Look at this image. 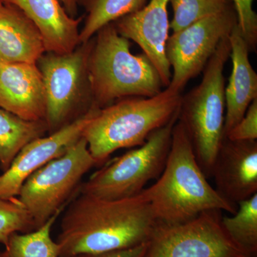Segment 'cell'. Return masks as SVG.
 <instances>
[{"label":"cell","instance_id":"obj_1","mask_svg":"<svg viewBox=\"0 0 257 257\" xmlns=\"http://www.w3.org/2000/svg\"><path fill=\"white\" fill-rule=\"evenodd\" d=\"M156 224L141 192L117 200L80 194L64 212L56 241L60 257L126 249L147 242Z\"/></svg>","mask_w":257,"mask_h":257},{"label":"cell","instance_id":"obj_2","mask_svg":"<svg viewBox=\"0 0 257 257\" xmlns=\"http://www.w3.org/2000/svg\"><path fill=\"white\" fill-rule=\"evenodd\" d=\"M207 179L177 119L163 172L155 184L141 192L150 203L156 224H183L209 210L234 214L238 207L223 199Z\"/></svg>","mask_w":257,"mask_h":257},{"label":"cell","instance_id":"obj_3","mask_svg":"<svg viewBox=\"0 0 257 257\" xmlns=\"http://www.w3.org/2000/svg\"><path fill=\"white\" fill-rule=\"evenodd\" d=\"M182 96L167 87L152 97L124 98L98 109L82 133L96 165L120 149L141 146L177 117Z\"/></svg>","mask_w":257,"mask_h":257},{"label":"cell","instance_id":"obj_4","mask_svg":"<svg viewBox=\"0 0 257 257\" xmlns=\"http://www.w3.org/2000/svg\"><path fill=\"white\" fill-rule=\"evenodd\" d=\"M88 78L92 104L99 109L124 98L152 97L164 87L150 59L144 53L133 55L130 40L118 33L114 23L96 32Z\"/></svg>","mask_w":257,"mask_h":257},{"label":"cell","instance_id":"obj_5","mask_svg":"<svg viewBox=\"0 0 257 257\" xmlns=\"http://www.w3.org/2000/svg\"><path fill=\"white\" fill-rule=\"evenodd\" d=\"M230 55L229 37L222 40L203 70L199 85L182 96L178 121L207 178L224 138V69Z\"/></svg>","mask_w":257,"mask_h":257},{"label":"cell","instance_id":"obj_6","mask_svg":"<svg viewBox=\"0 0 257 257\" xmlns=\"http://www.w3.org/2000/svg\"><path fill=\"white\" fill-rule=\"evenodd\" d=\"M178 116L155 130L143 145L116 157L81 184L80 194L107 200L138 195L165 168Z\"/></svg>","mask_w":257,"mask_h":257},{"label":"cell","instance_id":"obj_7","mask_svg":"<svg viewBox=\"0 0 257 257\" xmlns=\"http://www.w3.org/2000/svg\"><path fill=\"white\" fill-rule=\"evenodd\" d=\"M96 165L87 142L79 139L67 151L54 159L24 182L18 196L31 216L35 229L43 226L69 204L81 181Z\"/></svg>","mask_w":257,"mask_h":257},{"label":"cell","instance_id":"obj_8","mask_svg":"<svg viewBox=\"0 0 257 257\" xmlns=\"http://www.w3.org/2000/svg\"><path fill=\"white\" fill-rule=\"evenodd\" d=\"M93 40L66 54L45 52L37 61L46 99L45 121L49 135L79 117L82 100L92 103L88 62Z\"/></svg>","mask_w":257,"mask_h":257},{"label":"cell","instance_id":"obj_9","mask_svg":"<svg viewBox=\"0 0 257 257\" xmlns=\"http://www.w3.org/2000/svg\"><path fill=\"white\" fill-rule=\"evenodd\" d=\"M221 213L209 210L183 224H156L146 257H252L225 231Z\"/></svg>","mask_w":257,"mask_h":257},{"label":"cell","instance_id":"obj_10","mask_svg":"<svg viewBox=\"0 0 257 257\" xmlns=\"http://www.w3.org/2000/svg\"><path fill=\"white\" fill-rule=\"evenodd\" d=\"M236 25V12L231 5L170 35L166 55L172 78L167 88L181 93L191 79L203 72L220 42L229 36Z\"/></svg>","mask_w":257,"mask_h":257},{"label":"cell","instance_id":"obj_11","mask_svg":"<svg viewBox=\"0 0 257 257\" xmlns=\"http://www.w3.org/2000/svg\"><path fill=\"white\" fill-rule=\"evenodd\" d=\"M99 109L92 105L87 112L55 133L37 138L24 147L9 168L0 175V199L18 197L24 182L32 174L64 155L82 138L83 131Z\"/></svg>","mask_w":257,"mask_h":257},{"label":"cell","instance_id":"obj_12","mask_svg":"<svg viewBox=\"0 0 257 257\" xmlns=\"http://www.w3.org/2000/svg\"><path fill=\"white\" fill-rule=\"evenodd\" d=\"M170 3V0H150L141 10L113 23L120 35L141 47L156 68L165 88L172 78V70L166 55V45L170 36L167 11Z\"/></svg>","mask_w":257,"mask_h":257},{"label":"cell","instance_id":"obj_13","mask_svg":"<svg viewBox=\"0 0 257 257\" xmlns=\"http://www.w3.org/2000/svg\"><path fill=\"white\" fill-rule=\"evenodd\" d=\"M211 177L218 194L236 207L257 194L256 140L233 141L224 137Z\"/></svg>","mask_w":257,"mask_h":257},{"label":"cell","instance_id":"obj_14","mask_svg":"<svg viewBox=\"0 0 257 257\" xmlns=\"http://www.w3.org/2000/svg\"><path fill=\"white\" fill-rule=\"evenodd\" d=\"M0 107L28 121L45 120L41 72L35 63H0Z\"/></svg>","mask_w":257,"mask_h":257},{"label":"cell","instance_id":"obj_15","mask_svg":"<svg viewBox=\"0 0 257 257\" xmlns=\"http://www.w3.org/2000/svg\"><path fill=\"white\" fill-rule=\"evenodd\" d=\"M18 7L35 24L46 52H73L79 42L82 18L69 16L59 0H5Z\"/></svg>","mask_w":257,"mask_h":257},{"label":"cell","instance_id":"obj_16","mask_svg":"<svg viewBox=\"0 0 257 257\" xmlns=\"http://www.w3.org/2000/svg\"><path fill=\"white\" fill-rule=\"evenodd\" d=\"M232 71L225 87L224 137L257 99V74L250 62V50L236 25L229 36Z\"/></svg>","mask_w":257,"mask_h":257},{"label":"cell","instance_id":"obj_17","mask_svg":"<svg viewBox=\"0 0 257 257\" xmlns=\"http://www.w3.org/2000/svg\"><path fill=\"white\" fill-rule=\"evenodd\" d=\"M46 52L35 24L18 7L0 3V63H35Z\"/></svg>","mask_w":257,"mask_h":257},{"label":"cell","instance_id":"obj_18","mask_svg":"<svg viewBox=\"0 0 257 257\" xmlns=\"http://www.w3.org/2000/svg\"><path fill=\"white\" fill-rule=\"evenodd\" d=\"M47 133L45 120L28 121L0 107V167L3 172L24 147Z\"/></svg>","mask_w":257,"mask_h":257},{"label":"cell","instance_id":"obj_19","mask_svg":"<svg viewBox=\"0 0 257 257\" xmlns=\"http://www.w3.org/2000/svg\"><path fill=\"white\" fill-rule=\"evenodd\" d=\"M62 211L39 229L10 235L5 249L0 251V257H60V245L51 237V230Z\"/></svg>","mask_w":257,"mask_h":257},{"label":"cell","instance_id":"obj_20","mask_svg":"<svg viewBox=\"0 0 257 257\" xmlns=\"http://www.w3.org/2000/svg\"><path fill=\"white\" fill-rule=\"evenodd\" d=\"M147 0H91L87 15L79 32L80 45L87 43L100 29L119 19L133 14L145 6Z\"/></svg>","mask_w":257,"mask_h":257},{"label":"cell","instance_id":"obj_21","mask_svg":"<svg viewBox=\"0 0 257 257\" xmlns=\"http://www.w3.org/2000/svg\"><path fill=\"white\" fill-rule=\"evenodd\" d=\"M221 224L231 239L252 257L257 255V194L238 204L231 216H222Z\"/></svg>","mask_w":257,"mask_h":257},{"label":"cell","instance_id":"obj_22","mask_svg":"<svg viewBox=\"0 0 257 257\" xmlns=\"http://www.w3.org/2000/svg\"><path fill=\"white\" fill-rule=\"evenodd\" d=\"M173 18L170 29L173 32L183 30L198 20L224 11L231 5L230 0H170Z\"/></svg>","mask_w":257,"mask_h":257},{"label":"cell","instance_id":"obj_23","mask_svg":"<svg viewBox=\"0 0 257 257\" xmlns=\"http://www.w3.org/2000/svg\"><path fill=\"white\" fill-rule=\"evenodd\" d=\"M35 230L31 216L18 197L0 199V243L4 246L15 232L28 233Z\"/></svg>","mask_w":257,"mask_h":257},{"label":"cell","instance_id":"obj_24","mask_svg":"<svg viewBox=\"0 0 257 257\" xmlns=\"http://www.w3.org/2000/svg\"><path fill=\"white\" fill-rule=\"evenodd\" d=\"M233 3L237 25L247 43L250 52L257 47V15L253 9V0H230Z\"/></svg>","mask_w":257,"mask_h":257},{"label":"cell","instance_id":"obj_25","mask_svg":"<svg viewBox=\"0 0 257 257\" xmlns=\"http://www.w3.org/2000/svg\"><path fill=\"white\" fill-rule=\"evenodd\" d=\"M225 137L233 141L256 140L257 99L251 103L243 117Z\"/></svg>","mask_w":257,"mask_h":257},{"label":"cell","instance_id":"obj_26","mask_svg":"<svg viewBox=\"0 0 257 257\" xmlns=\"http://www.w3.org/2000/svg\"><path fill=\"white\" fill-rule=\"evenodd\" d=\"M148 241L135 247L100 253H79L72 257H146Z\"/></svg>","mask_w":257,"mask_h":257},{"label":"cell","instance_id":"obj_27","mask_svg":"<svg viewBox=\"0 0 257 257\" xmlns=\"http://www.w3.org/2000/svg\"><path fill=\"white\" fill-rule=\"evenodd\" d=\"M67 14L72 18H76L78 13V0H59Z\"/></svg>","mask_w":257,"mask_h":257},{"label":"cell","instance_id":"obj_28","mask_svg":"<svg viewBox=\"0 0 257 257\" xmlns=\"http://www.w3.org/2000/svg\"><path fill=\"white\" fill-rule=\"evenodd\" d=\"M90 1L91 0H78V4L79 5H82L83 7L86 8Z\"/></svg>","mask_w":257,"mask_h":257},{"label":"cell","instance_id":"obj_29","mask_svg":"<svg viewBox=\"0 0 257 257\" xmlns=\"http://www.w3.org/2000/svg\"><path fill=\"white\" fill-rule=\"evenodd\" d=\"M5 0H0V3H2V2H4Z\"/></svg>","mask_w":257,"mask_h":257}]
</instances>
